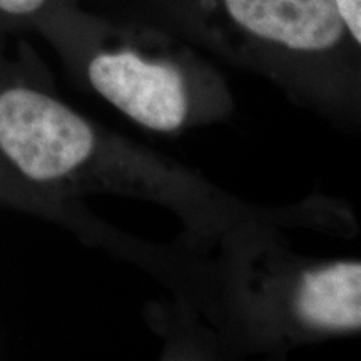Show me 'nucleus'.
<instances>
[{
	"label": "nucleus",
	"mask_w": 361,
	"mask_h": 361,
	"mask_svg": "<svg viewBox=\"0 0 361 361\" xmlns=\"http://www.w3.org/2000/svg\"><path fill=\"white\" fill-rule=\"evenodd\" d=\"M34 30L75 79L142 128L174 133L224 92L219 74L186 40L149 22L84 11L64 0Z\"/></svg>",
	"instance_id": "1"
},
{
	"label": "nucleus",
	"mask_w": 361,
	"mask_h": 361,
	"mask_svg": "<svg viewBox=\"0 0 361 361\" xmlns=\"http://www.w3.org/2000/svg\"><path fill=\"white\" fill-rule=\"evenodd\" d=\"M0 204L56 221L67 228L82 231L85 218L75 201L27 183L16 174L0 157Z\"/></svg>",
	"instance_id": "4"
},
{
	"label": "nucleus",
	"mask_w": 361,
	"mask_h": 361,
	"mask_svg": "<svg viewBox=\"0 0 361 361\" xmlns=\"http://www.w3.org/2000/svg\"><path fill=\"white\" fill-rule=\"evenodd\" d=\"M135 19L290 85L338 92L360 78V47L335 0H135Z\"/></svg>",
	"instance_id": "2"
},
{
	"label": "nucleus",
	"mask_w": 361,
	"mask_h": 361,
	"mask_svg": "<svg viewBox=\"0 0 361 361\" xmlns=\"http://www.w3.org/2000/svg\"><path fill=\"white\" fill-rule=\"evenodd\" d=\"M64 0H0V35L34 29L40 17Z\"/></svg>",
	"instance_id": "5"
},
{
	"label": "nucleus",
	"mask_w": 361,
	"mask_h": 361,
	"mask_svg": "<svg viewBox=\"0 0 361 361\" xmlns=\"http://www.w3.org/2000/svg\"><path fill=\"white\" fill-rule=\"evenodd\" d=\"M335 7L350 39L361 47V0H335Z\"/></svg>",
	"instance_id": "6"
},
{
	"label": "nucleus",
	"mask_w": 361,
	"mask_h": 361,
	"mask_svg": "<svg viewBox=\"0 0 361 361\" xmlns=\"http://www.w3.org/2000/svg\"><path fill=\"white\" fill-rule=\"evenodd\" d=\"M288 310L293 322L310 331H360L361 263L341 259L305 269L291 284Z\"/></svg>",
	"instance_id": "3"
}]
</instances>
